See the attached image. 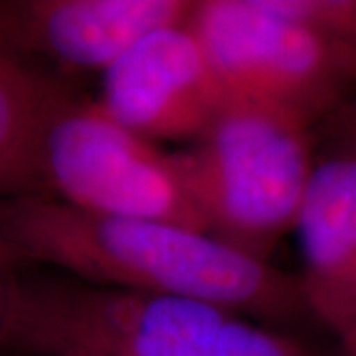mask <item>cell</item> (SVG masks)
I'll list each match as a JSON object with an SVG mask.
<instances>
[{
	"label": "cell",
	"instance_id": "obj_1",
	"mask_svg": "<svg viewBox=\"0 0 356 356\" xmlns=\"http://www.w3.org/2000/svg\"><path fill=\"white\" fill-rule=\"evenodd\" d=\"M0 240L20 267H56L99 287L194 299L257 323L311 317L299 275L202 229L26 196L0 202Z\"/></svg>",
	"mask_w": 356,
	"mask_h": 356
},
{
	"label": "cell",
	"instance_id": "obj_2",
	"mask_svg": "<svg viewBox=\"0 0 356 356\" xmlns=\"http://www.w3.org/2000/svg\"><path fill=\"white\" fill-rule=\"evenodd\" d=\"M0 356H341L228 309L20 271Z\"/></svg>",
	"mask_w": 356,
	"mask_h": 356
},
{
	"label": "cell",
	"instance_id": "obj_3",
	"mask_svg": "<svg viewBox=\"0 0 356 356\" xmlns=\"http://www.w3.org/2000/svg\"><path fill=\"white\" fill-rule=\"evenodd\" d=\"M315 140L317 131L295 117L232 103L202 139L172 154L204 229L269 261L295 232Z\"/></svg>",
	"mask_w": 356,
	"mask_h": 356
},
{
	"label": "cell",
	"instance_id": "obj_4",
	"mask_svg": "<svg viewBox=\"0 0 356 356\" xmlns=\"http://www.w3.org/2000/svg\"><path fill=\"white\" fill-rule=\"evenodd\" d=\"M191 24L232 103L317 131L356 97V51L321 38L273 0H196Z\"/></svg>",
	"mask_w": 356,
	"mask_h": 356
},
{
	"label": "cell",
	"instance_id": "obj_5",
	"mask_svg": "<svg viewBox=\"0 0 356 356\" xmlns=\"http://www.w3.org/2000/svg\"><path fill=\"white\" fill-rule=\"evenodd\" d=\"M46 182L51 198L83 212L206 232L175 154L119 123L97 99L81 95L56 119Z\"/></svg>",
	"mask_w": 356,
	"mask_h": 356
},
{
	"label": "cell",
	"instance_id": "obj_6",
	"mask_svg": "<svg viewBox=\"0 0 356 356\" xmlns=\"http://www.w3.org/2000/svg\"><path fill=\"white\" fill-rule=\"evenodd\" d=\"M97 103L140 137L196 143L232 105L191 20L153 30L102 76Z\"/></svg>",
	"mask_w": 356,
	"mask_h": 356
},
{
	"label": "cell",
	"instance_id": "obj_7",
	"mask_svg": "<svg viewBox=\"0 0 356 356\" xmlns=\"http://www.w3.org/2000/svg\"><path fill=\"white\" fill-rule=\"evenodd\" d=\"M196 0H0V50L54 70L105 74L153 30L191 20Z\"/></svg>",
	"mask_w": 356,
	"mask_h": 356
},
{
	"label": "cell",
	"instance_id": "obj_8",
	"mask_svg": "<svg viewBox=\"0 0 356 356\" xmlns=\"http://www.w3.org/2000/svg\"><path fill=\"white\" fill-rule=\"evenodd\" d=\"M301 204L295 234L311 317L339 337L356 315V140H332Z\"/></svg>",
	"mask_w": 356,
	"mask_h": 356
},
{
	"label": "cell",
	"instance_id": "obj_9",
	"mask_svg": "<svg viewBox=\"0 0 356 356\" xmlns=\"http://www.w3.org/2000/svg\"><path fill=\"white\" fill-rule=\"evenodd\" d=\"M79 97L60 72L0 50V202L50 196L48 137L56 119Z\"/></svg>",
	"mask_w": 356,
	"mask_h": 356
},
{
	"label": "cell",
	"instance_id": "obj_10",
	"mask_svg": "<svg viewBox=\"0 0 356 356\" xmlns=\"http://www.w3.org/2000/svg\"><path fill=\"white\" fill-rule=\"evenodd\" d=\"M273 4L321 38L356 51V0H273Z\"/></svg>",
	"mask_w": 356,
	"mask_h": 356
},
{
	"label": "cell",
	"instance_id": "obj_11",
	"mask_svg": "<svg viewBox=\"0 0 356 356\" xmlns=\"http://www.w3.org/2000/svg\"><path fill=\"white\" fill-rule=\"evenodd\" d=\"M20 271L22 267L18 266V261L8 252V248L0 240V346H2L4 331L10 318V311H13Z\"/></svg>",
	"mask_w": 356,
	"mask_h": 356
},
{
	"label": "cell",
	"instance_id": "obj_12",
	"mask_svg": "<svg viewBox=\"0 0 356 356\" xmlns=\"http://www.w3.org/2000/svg\"><path fill=\"white\" fill-rule=\"evenodd\" d=\"M317 135H325L329 140H356V97L323 121Z\"/></svg>",
	"mask_w": 356,
	"mask_h": 356
},
{
	"label": "cell",
	"instance_id": "obj_13",
	"mask_svg": "<svg viewBox=\"0 0 356 356\" xmlns=\"http://www.w3.org/2000/svg\"><path fill=\"white\" fill-rule=\"evenodd\" d=\"M337 339V350L341 356H356V315Z\"/></svg>",
	"mask_w": 356,
	"mask_h": 356
}]
</instances>
